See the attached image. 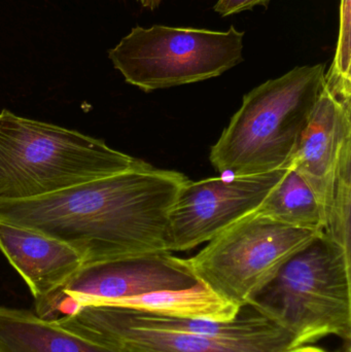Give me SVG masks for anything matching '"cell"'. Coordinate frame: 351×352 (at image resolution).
<instances>
[{
	"instance_id": "obj_1",
	"label": "cell",
	"mask_w": 351,
	"mask_h": 352,
	"mask_svg": "<svg viewBox=\"0 0 351 352\" xmlns=\"http://www.w3.org/2000/svg\"><path fill=\"white\" fill-rule=\"evenodd\" d=\"M188 180L183 173L150 164L38 198L0 201V221L69 244L84 264L171 252L169 217Z\"/></svg>"
},
{
	"instance_id": "obj_2",
	"label": "cell",
	"mask_w": 351,
	"mask_h": 352,
	"mask_svg": "<svg viewBox=\"0 0 351 352\" xmlns=\"http://www.w3.org/2000/svg\"><path fill=\"white\" fill-rule=\"evenodd\" d=\"M326 65L297 66L243 97L210 151L218 173L263 175L291 166L325 85Z\"/></svg>"
},
{
	"instance_id": "obj_3",
	"label": "cell",
	"mask_w": 351,
	"mask_h": 352,
	"mask_svg": "<svg viewBox=\"0 0 351 352\" xmlns=\"http://www.w3.org/2000/svg\"><path fill=\"white\" fill-rule=\"evenodd\" d=\"M148 165L74 130L0 113V201L38 198Z\"/></svg>"
},
{
	"instance_id": "obj_4",
	"label": "cell",
	"mask_w": 351,
	"mask_h": 352,
	"mask_svg": "<svg viewBox=\"0 0 351 352\" xmlns=\"http://www.w3.org/2000/svg\"><path fill=\"white\" fill-rule=\"evenodd\" d=\"M247 306L294 335L297 346L328 336L350 342V254L325 234L317 236Z\"/></svg>"
},
{
	"instance_id": "obj_5",
	"label": "cell",
	"mask_w": 351,
	"mask_h": 352,
	"mask_svg": "<svg viewBox=\"0 0 351 352\" xmlns=\"http://www.w3.org/2000/svg\"><path fill=\"white\" fill-rule=\"evenodd\" d=\"M245 32L136 26L109 52L128 84L144 92L222 76L243 61Z\"/></svg>"
},
{
	"instance_id": "obj_6",
	"label": "cell",
	"mask_w": 351,
	"mask_h": 352,
	"mask_svg": "<svg viewBox=\"0 0 351 352\" xmlns=\"http://www.w3.org/2000/svg\"><path fill=\"white\" fill-rule=\"evenodd\" d=\"M319 235L253 213L208 241L188 262L199 283L242 309Z\"/></svg>"
},
{
	"instance_id": "obj_7",
	"label": "cell",
	"mask_w": 351,
	"mask_h": 352,
	"mask_svg": "<svg viewBox=\"0 0 351 352\" xmlns=\"http://www.w3.org/2000/svg\"><path fill=\"white\" fill-rule=\"evenodd\" d=\"M199 283L188 258L172 252L137 254L84 263L53 295L35 303V314L56 320L87 305L161 291L189 289Z\"/></svg>"
},
{
	"instance_id": "obj_8",
	"label": "cell",
	"mask_w": 351,
	"mask_h": 352,
	"mask_svg": "<svg viewBox=\"0 0 351 352\" xmlns=\"http://www.w3.org/2000/svg\"><path fill=\"white\" fill-rule=\"evenodd\" d=\"M54 322L117 352H282L297 346L294 335L286 330L233 338L150 328L134 322L117 306H82Z\"/></svg>"
},
{
	"instance_id": "obj_9",
	"label": "cell",
	"mask_w": 351,
	"mask_h": 352,
	"mask_svg": "<svg viewBox=\"0 0 351 352\" xmlns=\"http://www.w3.org/2000/svg\"><path fill=\"white\" fill-rule=\"evenodd\" d=\"M290 167L263 175L188 180L169 217L170 252H185L253 214Z\"/></svg>"
},
{
	"instance_id": "obj_10",
	"label": "cell",
	"mask_w": 351,
	"mask_h": 352,
	"mask_svg": "<svg viewBox=\"0 0 351 352\" xmlns=\"http://www.w3.org/2000/svg\"><path fill=\"white\" fill-rule=\"evenodd\" d=\"M350 113L351 101L339 100L324 85L315 113L291 162V167L317 197L323 212L324 229L342 155L351 144Z\"/></svg>"
},
{
	"instance_id": "obj_11",
	"label": "cell",
	"mask_w": 351,
	"mask_h": 352,
	"mask_svg": "<svg viewBox=\"0 0 351 352\" xmlns=\"http://www.w3.org/2000/svg\"><path fill=\"white\" fill-rule=\"evenodd\" d=\"M0 250L28 285L35 303L53 295L84 265L69 244L4 221H0Z\"/></svg>"
},
{
	"instance_id": "obj_12",
	"label": "cell",
	"mask_w": 351,
	"mask_h": 352,
	"mask_svg": "<svg viewBox=\"0 0 351 352\" xmlns=\"http://www.w3.org/2000/svg\"><path fill=\"white\" fill-rule=\"evenodd\" d=\"M0 352L117 351L34 312L0 307Z\"/></svg>"
},
{
	"instance_id": "obj_13",
	"label": "cell",
	"mask_w": 351,
	"mask_h": 352,
	"mask_svg": "<svg viewBox=\"0 0 351 352\" xmlns=\"http://www.w3.org/2000/svg\"><path fill=\"white\" fill-rule=\"evenodd\" d=\"M105 305L132 308L173 318L216 322L234 320L243 309L225 301L201 283L189 289L155 292Z\"/></svg>"
},
{
	"instance_id": "obj_14",
	"label": "cell",
	"mask_w": 351,
	"mask_h": 352,
	"mask_svg": "<svg viewBox=\"0 0 351 352\" xmlns=\"http://www.w3.org/2000/svg\"><path fill=\"white\" fill-rule=\"evenodd\" d=\"M255 214L296 229L324 234V217L317 197L292 167Z\"/></svg>"
},
{
	"instance_id": "obj_15",
	"label": "cell",
	"mask_w": 351,
	"mask_h": 352,
	"mask_svg": "<svg viewBox=\"0 0 351 352\" xmlns=\"http://www.w3.org/2000/svg\"><path fill=\"white\" fill-rule=\"evenodd\" d=\"M351 144L346 146L334 184L324 234L350 254Z\"/></svg>"
},
{
	"instance_id": "obj_16",
	"label": "cell",
	"mask_w": 351,
	"mask_h": 352,
	"mask_svg": "<svg viewBox=\"0 0 351 352\" xmlns=\"http://www.w3.org/2000/svg\"><path fill=\"white\" fill-rule=\"evenodd\" d=\"M351 0H341L337 50L331 67L325 74V87L339 100L351 101L350 33Z\"/></svg>"
},
{
	"instance_id": "obj_17",
	"label": "cell",
	"mask_w": 351,
	"mask_h": 352,
	"mask_svg": "<svg viewBox=\"0 0 351 352\" xmlns=\"http://www.w3.org/2000/svg\"><path fill=\"white\" fill-rule=\"evenodd\" d=\"M270 0H218L214 10L220 16H226L253 10L257 6H267Z\"/></svg>"
},
{
	"instance_id": "obj_18",
	"label": "cell",
	"mask_w": 351,
	"mask_h": 352,
	"mask_svg": "<svg viewBox=\"0 0 351 352\" xmlns=\"http://www.w3.org/2000/svg\"><path fill=\"white\" fill-rule=\"evenodd\" d=\"M282 352H328L321 347L313 346V345H298V346L291 347Z\"/></svg>"
},
{
	"instance_id": "obj_19",
	"label": "cell",
	"mask_w": 351,
	"mask_h": 352,
	"mask_svg": "<svg viewBox=\"0 0 351 352\" xmlns=\"http://www.w3.org/2000/svg\"><path fill=\"white\" fill-rule=\"evenodd\" d=\"M138 2L142 4V6L146 8H150V10H155L158 8L160 4L161 0H137Z\"/></svg>"
}]
</instances>
